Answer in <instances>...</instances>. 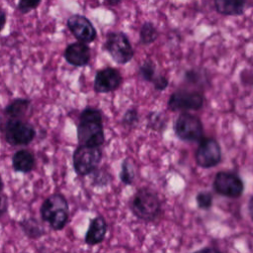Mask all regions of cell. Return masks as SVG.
Instances as JSON below:
<instances>
[{
    "label": "cell",
    "mask_w": 253,
    "mask_h": 253,
    "mask_svg": "<svg viewBox=\"0 0 253 253\" xmlns=\"http://www.w3.org/2000/svg\"><path fill=\"white\" fill-rule=\"evenodd\" d=\"M78 145L101 147L105 142L103 114L99 109L87 107L79 116L77 126Z\"/></svg>",
    "instance_id": "obj_1"
},
{
    "label": "cell",
    "mask_w": 253,
    "mask_h": 253,
    "mask_svg": "<svg viewBox=\"0 0 253 253\" xmlns=\"http://www.w3.org/2000/svg\"><path fill=\"white\" fill-rule=\"evenodd\" d=\"M42 219L49 224L53 230L64 228L69 217V206L66 198L61 194H52L41 206Z\"/></svg>",
    "instance_id": "obj_2"
},
{
    "label": "cell",
    "mask_w": 253,
    "mask_h": 253,
    "mask_svg": "<svg viewBox=\"0 0 253 253\" xmlns=\"http://www.w3.org/2000/svg\"><path fill=\"white\" fill-rule=\"evenodd\" d=\"M129 207L132 213L145 222L155 220L161 213L158 195L148 188L138 189L132 196Z\"/></svg>",
    "instance_id": "obj_3"
},
{
    "label": "cell",
    "mask_w": 253,
    "mask_h": 253,
    "mask_svg": "<svg viewBox=\"0 0 253 253\" xmlns=\"http://www.w3.org/2000/svg\"><path fill=\"white\" fill-rule=\"evenodd\" d=\"M2 132L6 142L13 146L28 145L36 137L34 126L19 119H8L2 126Z\"/></svg>",
    "instance_id": "obj_4"
},
{
    "label": "cell",
    "mask_w": 253,
    "mask_h": 253,
    "mask_svg": "<svg viewBox=\"0 0 253 253\" xmlns=\"http://www.w3.org/2000/svg\"><path fill=\"white\" fill-rule=\"evenodd\" d=\"M102 160L100 147L78 145L72 155L73 168L77 175L87 176L95 172Z\"/></svg>",
    "instance_id": "obj_5"
},
{
    "label": "cell",
    "mask_w": 253,
    "mask_h": 253,
    "mask_svg": "<svg viewBox=\"0 0 253 253\" xmlns=\"http://www.w3.org/2000/svg\"><path fill=\"white\" fill-rule=\"evenodd\" d=\"M104 48L114 61L119 64H126L129 62L134 55L132 45L127 36L123 32L109 33Z\"/></svg>",
    "instance_id": "obj_6"
},
{
    "label": "cell",
    "mask_w": 253,
    "mask_h": 253,
    "mask_svg": "<svg viewBox=\"0 0 253 253\" xmlns=\"http://www.w3.org/2000/svg\"><path fill=\"white\" fill-rule=\"evenodd\" d=\"M174 131L177 137L184 141L197 142L204 137V126L201 119L188 112L179 115L174 125Z\"/></svg>",
    "instance_id": "obj_7"
},
{
    "label": "cell",
    "mask_w": 253,
    "mask_h": 253,
    "mask_svg": "<svg viewBox=\"0 0 253 253\" xmlns=\"http://www.w3.org/2000/svg\"><path fill=\"white\" fill-rule=\"evenodd\" d=\"M214 191L223 197L237 199L244 191V184L241 178L230 171H219L215 174L213 183Z\"/></svg>",
    "instance_id": "obj_8"
},
{
    "label": "cell",
    "mask_w": 253,
    "mask_h": 253,
    "mask_svg": "<svg viewBox=\"0 0 253 253\" xmlns=\"http://www.w3.org/2000/svg\"><path fill=\"white\" fill-rule=\"evenodd\" d=\"M195 160L202 168H211L221 161V148L215 138L203 137L195 152Z\"/></svg>",
    "instance_id": "obj_9"
},
{
    "label": "cell",
    "mask_w": 253,
    "mask_h": 253,
    "mask_svg": "<svg viewBox=\"0 0 253 253\" xmlns=\"http://www.w3.org/2000/svg\"><path fill=\"white\" fill-rule=\"evenodd\" d=\"M204 103L205 97L201 92L179 90L171 94L167 107L170 111H198Z\"/></svg>",
    "instance_id": "obj_10"
},
{
    "label": "cell",
    "mask_w": 253,
    "mask_h": 253,
    "mask_svg": "<svg viewBox=\"0 0 253 253\" xmlns=\"http://www.w3.org/2000/svg\"><path fill=\"white\" fill-rule=\"evenodd\" d=\"M67 27L74 38L80 42L89 43L97 38V31L94 25L83 15H71L67 19Z\"/></svg>",
    "instance_id": "obj_11"
},
{
    "label": "cell",
    "mask_w": 253,
    "mask_h": 253,
    "mask_svg": "<svg viewBox=\"0 0 253 253\" xmlns=\"http://www.w3.org/2000/svg\"><path fill=\"white\" fill-rule=\"evenodd\" d=\"M121 72L113 67H106L97 71L94 79L96 93H110L116 91L122 84Z\"/></svg>",
    "instance_id": "obj_12"
},
{
    "label": "cell",
    "mask_w": 253,
    "mask_h": 253,
    "mask_svg": "<svg viewBox=\"0 0 253 253\" xmlns=\"http://www.w3.org/2000/svg\"><path fill=\"white\" fill-rule=\"evenodd\" d=\"M64 58L65 60L77 67L85 66L89 63L91 58V51L90 47L83 42H76L73 43H70L64 50Z\"/></svg>",
    "instance_id": "obj_13"
},
{
    "label": "cell",
    "mask_w": 253,
    "mask_h": 253,
    "mask_svg": "<svg viewBox=\"0 0 253 253\" xmlns=\"http://www.w3.org/2000/svg\"><path fill=\"white\" fill-rule=\"evenodd\" d=\"M108 224L102 215L93 217L89 223V227L85 234V243L93 246L101 243L107 233Z\"/></svg>",
    "instance_id": "obj_14"
},
{
    "label": "cell",
    "mask_w": 253,
    "mask_h": 253,
    "mask_svg": "<svg viewBox=\"0 0 253 253\" xmlns=\"http://www.w3.org/2000/svg\"><path fill=\"white\" fill-rule=\"evenodd\" d=\"M36 158L28 149L17 150L12 156V166L16 172L29 173L35 168Z\"/></svg>",
    "instance_id": "obj_15"
},
{
    "label": "cell",
    "mask_w": 253,
    "mask_h": 253,
    "mask_svg": "<svg viewBox=\"0 0 253 253\" xmlns=\"http://www.w3.org/2000/svg\"><path fill=\"white\" fill-rule=\"evenodd\" d=\"M247 0H213L217 13L224 16H239L245 11Z\"/></svg>",
    "instance_id": "obj_16"
},
{
    "label": "cell",
    "mask_w": 253,
    "mask_h": 253,
    "mask_svg": "<svg viewBox=\"0 0 253 253\" xmlns=\"http://www.w3.org/2000/svg\"><path fill=\"white\" fill-rule=\"evenodd\" d=\"M31 107V100L28 98H15L4 108V115L8 119L22 120Z\"/></svg>",
    "instance_id": "obj_17"
},
{
    "label": "cell",
    "mask_w": 253,
    "mask_h": 253,
    "mask_svg": "<svg viewBox=\"0 0 253 253\" xmlns=\"http://www.w3.org/2000/svg\"><path fill=\"white\" fill-rule=\"evenodd\" d=\"M20 226L25 234L30 238H39L44 233L42 226L36 218L24 219L20 222Z\"/></svg>",
    "instance_id": "obj_18"
},
{
    "label": "cell",
    "mask_w": 253,
    "mask_h": 253,
    "mask_svg": "<svg viewBox=\"0 0 253 253\" xmlns=\"http://www.w3.org/2000/svg\"><path fill=\"white\" fill-rule=\"evenodd\" d=\"M158 38V31L151 22H145L142 24L139 30V42L141 44H150L154 42Z\"/></svg>",
    "instance_id": "obj_19"
},
{
    "label": "cell",
    "mask_w": 253,
    "mask_h": 253,
    "mask_svg": "<svg viewBox=\"0 0 253 253\" xmlns=\"http://www.w3.org/2000/svg\"><path fill=\"white\" fill-rule=\"evenodd\" d=\"M120 179L125 185H131L134 180V168L129 159H125L122 163Z\"/></svg>",
    "instance_id": "obj_20"
},
{
    "label": "cell",
    "mask_w": 253,
    "mask_h": 253,
    "mask_svg": "<svg viewBox=\"0 0 253 253\" xmlns=\"http://www.w3.org/2000/svg\"><path fill=\"white\" fill-rule=\"evenodd\" d=\"M138 73L140 75V77L147 82H152L153 79L156 76V72H155V65L151 60H146L144 61L138 69Z\"/></svg>",
    "instance_id": "obj_21"
},
{
    "label": "cell",
    "mask_w": 253,
    "mask_h": 253,
    "mask_svg": "<svg viewBox=\"0 0 253 253\" xmlns=\"http://www.w3.org/2000/svg\"><path fill=\"white\" fill-rule=\"evenodd\" d=\"M166 124L167 123L162 114L152 112L148 115V127L157 131H161L165 128Z\"/></svg>",
    "instance_id": "obj_22"
},
{
    "label": "cell",
    "mask_w": 253,
    "mask_h": 253,
    "mask_svg": "<svg viewBox=\"0 0 253 253\" xmlns=\"http://www.w3.org/2000/svg\"><path fill=\"white\" fill-rule=\"evenodd\" d=\"M196 202L200 209L209 210L212 206V195L208 191H201L196 196Z\"/></svg>",
    "instance_id": "obj_23"
},
{
    "label": "cell",
    "mask_w": 253,
    "mask_h": 253,
    "mask_svg": "<svg viewBox=\"0 0 253 253\" xmlns=\"http://www.w3.org/2000/svg\"><path fill=\"white\" fill-rule=\"evenodd\" d=\"M41 3L42 0H19L17 4V10L21 14H28L31 11L37 9Z\"/></svg>",
    "instance_id": "obj_24"
},
{
    "label": "cell",
    "mask_w": 253,
    "mask_h": 253,
    "mask_svg": "<svg viewBox=\"0 0 253 253\" xmlns=\"http://www.w3.org/2000/svg\"><path fill=\"white\" fill-rule=\"evenodd\" d=\"M138 122V113L135 108H129L126 111L122 123L126 126H133Z\"/></svg>",
    "instance_id": "obj_25"
},
{
    "label": "cell",
    "mask_w": 253,
    "mask_h": 253,
    "mask_svg": "<svg viewBox=\"0 0 253 253\" xmlns=\"http://www.w3.org/2000/svg\"><path fill=\"white\" fill-rule=\"evenodd\" d=\"M152 83H153L154 89L156 91H163V90H165L167 88L169 81H168L166 76L158 74V75L155 76V78L153 79Z\"/></svg>",
    "instance_id": "obj_26"
},
{
    "label": "cell",
    "mask_w": 253,
    "mask_h": 253,
    "mask_svg": "<svg viewBox=\"0 0 253 253\" xmlns=\"http://www.w3.org/2000/svg\"><path fill=\"white\" fill-rule=\"evenodd\" d=\"M202 78H203V74L200 71L195 69L188 70L185 73V79L191 84H198V82H200Z\"/></svg>",
    "instance_id": "obj_27"
},
{
    "label": "cell",
    "mask_w": 253,
    "mask_h": 253,
    "mask_svg": "<svg viewBox=\"0 0 253 253\" xmlns=\"http://www.w3.org/2000/svg\"><path fill=\"white\" fill-rule=\"evenodd\" d=\"M8 206H9V203H8L7 196L3 193H0V217L7 212Z\"/></svg>",
    "instance_id": "obj_28"
},
{
    "label": "cell",
    "mask_w": 253,
    "mask_h": 253,
    "mask_svg": "<svg viewBox=\"0 0 253 253\" xmlns=\"http://www.w3.org/2000/svg\"><path fill=\"white\" fill-rule=\"evenodd\" d=\"M7 24V14L5 10L0 8V33L5 29Z\"/></svg>",
    "instance_id": "obj_29"
},
{
    "label": "cell",
    "mask_w": 253,
    "mask_h": 253,
    "mask_svg": "<svg viewBox=\"0 0 253 253\" xmlns=\"http://www.w3.org/2000/svg\"><path fill=\"white\" fill-rule=\"evenodd\" d=\"M194 253H221L219 250L215 249V248H212V247H205V248H202Z\"/></svg>",
    "instance_id": "obj_30"
},
{
    "label": "cell",
    "mask_w": 253,
    "mask_h": 253,
    "mask_svg": "<svg viewBox=\"0 0 253 253\" xmlns=\"http://www.w3.org/2000/svg\"><path fill=\"white\" fill-rule=\"evenodd\" d=\"M105 1H106V3H107L108 5H111V6H116V5L120 4L122 0H105Z\"/></svg>",
    "instance_id": "obj_31"
},
{
    "label": "cell",
    "mask_w": 253,
    "mask_h": 253,
    "mask_svg": "<svg viewBox=\"0 0 253 253\" xmlns=\"http://www.w3.org/2000/svg\"><path fill=\"white\" fill-rule=\"evenodd\" d=\"M3 188H4V183H3V179H2V176H1V173H0V193H2Z\"/></svg>",
    "instance_id": "obj_32"
}]
</instances>
